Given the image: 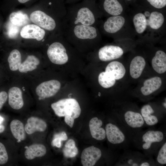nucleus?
<instances>
[{
  "label": "nucleus",
  "instance_id": "f257e3e1",
  "mask_svg": "<svg viewBox=\"0 0 166 166\" xmlns=\"http://www.w3.org/2000/svg\"><path fill=\"white\" fill-rule=\"evenodd\" d=\"M128 13L136 34V42L152 43L164 42L166 12L136 3L129 6Z\"/></svg>",
  "mask_w": 166,
  "mask_h": 166
},
{
  "label": "nucleus",
  "instance_id": "f03ea898",
  "mask_svg": "<svg viewBox=\"0 0 166 166\" xmlns=\"http://www.w3.org/2000/svg\"><path fill=\"white\" fill-rule=\"evenodd\" d=\"M69 4L66 23L98 27L103 16L96 1L83 0Z\"/></svg>",
  "mask_w": 166,
  "mask_h": 166
},
{
  "label": "nucleus",
  "instance_id": "7ed1b4c3",
  "mask_svg": "<svg viewBox=\"0 0 166 166\" xmlns=\"http://www.w3.org/2000/svg\"><path fill=\"white\" fill-rule=\"evenodd\" d=\"M62 33L69 43L77 47L93 46L102 39L101 33L97 26L73 25L65 22Z\"/></svg>",
  "mask_w": 166,
  "mask_h": 166
},
{
  "label": "nucleus",
  "instance_id": "20e7f679",
  "mask_svg": "<svg viewBox=\"0 0 166 166\" xmlns=\"http://www.w3.org/2000/svg\"><path fill=\"white\" fill-rule=\"evenodd\" d=\"M106 18L101 20L98 26L101 33L114 41L132 39L136 41V34L128 12Z\"/></svg>",
  "mask_w": 166,
  "mask_h": 166
},
{
  "label": "nucleus",
  "instance_id": "39448f33",
  "mask_svg": "<svg viewBox=\"0 0 166 166\" xmlns=\"http://www.w3.org/2000/svg\"><path fill=\"white\" fill-rule=\"evenodd\" d=\"M51 107L56 115L59 117H65V123L72 128L74 119L78 117L81 110L79 103L74 98L61 99L52 103Z\"/></svg>",
  "mask_w": 166,
  "mask_h": 166
},
{
  "label": "nucleus",
  "instance_id": "423d86ee",
  "mask_svg": "<svg viewBox=\"0 0 166 166\" xmlns=\"http://www.w3.org/2000/svg\"><path fill=\"white\" fill-rule=\"evenodd\" d=\"M57 41L52 42L47 51L48 57L52 63L59 65L66 63L69 59V43L62 33H60Z\"/></svg>",
  "mask_w": 166,
  "mask_h": 166
},
{
  "label": "nucleus",
  "instance_id": "0eeeda50",
  "mask_svg": "<svg viewBox=\"0 0 166 166\" xmlns=\"http://www.w3.org/2000/svg\"><path fill=\"white\" fill-rule=\"evenodd\" d=\"M97 3L103 16L106 17L125 14L129 9L123 0H98Z\"/></svg>",
  "mask_w": 166,
  "mask_h": 166
},
{
  "label": "nucleus",
  "instance_id": "6e6552de",
  "mask_svg": "<svg viewBox=\"0 0 166 166\" xmlns=\"http://www.w3.org/2000/svg\"><path fill=\"white\" fill-rule=\"evenodd\" d=\"M30 19L33 23L45 30L52 31L58 29L62 33L63 24L43 11H34L31 14Z\"/></svg>",
  "mask_w": 166,
  "mask_h": 166
},
{
  "label": "nucleus",
  "instance_id": "1a4fd4ad",
  "mask_svg": "<svg viewBox=\"0 0 166 166\" xmlns=\"http://www.w3.org/2000/svg\"><path fill=\"white\" fill-rule=\"evenodd\" d=\"M123 48L117 44H109L101 47L97 52L98 58L103 61H109L121 58L123 55Z\"/></svg>",
  "mask_w": 166,
  "mask_h": 166
},
{
  "label": "nucleus",
  "instance_id": "9d476101",
  "mask_svg": "<svg viewBox=\"0 0 166 166\" xmlns=\"http://www.w3.org/2000/svg\"><path fill=\"white\" fill-rule=\"evenodd\" d=\"M61 84L58 80H52L43 82L36 89L37 95L41 98L44 99L55 95L60 89Z\"/></svg>",
  "mask_w": 166,
  "mask_h": 166
},
{
  "label": "nucleus",
  "instance_id": "9b49d317",
  "mask_svg": "<svg viewBox=\"0 0 166 166\" xmlns=\"http://www.w3.org/2000/svg\"><path fill=\"white\" fill-rule=\"evenodd\" d=\"M102 153L99 148L92 146L84 149L81 155V163L83 166H93L100 159Z\"/></svg>",
  "mask_w": 166,
  "mask_h": 166
},
{
  "label": "nucleus",
  "instance_id": "f8f14e48",
  "mask_svg": "<svg viewBox=\"0 0 166 166\" xmlns=\"http://www.w3.org/2000/svg\"><path fill=\"white\" fill-rule=\"evenodd\" d=\"M20 34L24 38L34 39L40 41L44 38L46 32L44 29L36 25L28 24L22 27Z\"/></svg>",
  "mask_w": 166,
  "mask_h": 166
},
{
  "label": "nucleus",
  "instance_id": "ddd939ff",
  "mask_svg": "<svg viewBox=\"0 0 166 166\" xmlns=\"http://www.w3.org/2000/svg\"><path fill=\"white\" fill-rule=\"evenodd\" d=\"M106 135L108 140L113 144H119L125 140V136L119 128L111 123L106 124L105 127Z\"/></svg>",
  "mask_w": 166,
  "mask_h": 166
},
{
  "label": "nucleus",
  "instance_id": "4468645a",
  "mask_svg": "<svg viewBox=\"0 0 166 166\" xmlns=\"http://www.w3.org/2000/svg\"><path fill=\"white\" fill-rule=\"evenodd\" d=\"M146 62L144 57L141 55L135 56L132 59L130 65L129 72L133 79L139 78L145 67Z\"/></svg>",
  "mask_w": 166,
  "mask_h": 166
},
{
  "label": "nucleus",
  "instance_id": "2eb2a0df",
  "mask_svg": "<svg viewBox=\"0 0 166 166\" xmlns=\"http://www.w3.org/2000/svg\"><path fill=\"white\" fill-rule=\"evenodd\" d=\"M154 70L157 73L162 74L166 71V53L162 50L158 49L154 53L151 60Z\"/></svg>",
  "mask_w": 166,
  "mask_h": 166
},
{
  "label": "nucleus",
  "instance_id": "dca6fc26",
  "mask_svg": "<svg viewBox=\"0 0 166 166\" xmlns=\"http://www.w3.org/2000/svg\"><path fill=\"white\" fill-rule=\"evenodd\" d=\"M164 134L160 131L150 130L144 133L142 136V141L144 142L142 147L144 150H148L152 143L160 142L163 140Z\"/></svg>",
  "mask_w": 166,
  "mask_h": 166
},
{
  "label": "nucleus",
  "instance_id": "f3484780",
  "mask_svg": "<svg viewBox=\"0 0 166 166\" xmlns=\"http://www.w3.org/2000/svg\"><path fill=\"white\" fill-rule=\"evenodd\" d=\"M8 102L10 106L14 109L22 108L24 105L22 92L18 87H13L9 90Z\"/></svg>",
  "mask_w": 166,
  "mask_h": 166
},
{
  "label": "nucleus",
  "instance_id": "a211bd4d",
  "mask_svg": "<svg viewBox=\"0 0 166 166\" xmlns=\"http://www.w3.org/2000/svg\"><path fill=\"white\" fill-rule=\"evenodd\" d=\"M47 127V124L43 120L32 117L28 118L24 128L26 133L30 135L37 132H43Z\"/></svg>",
  "mask_w": 166,
  "mask_h": 166
},
{
  "label": "nucleus",
  "instance_id": "6ab92c4d",
  "mask_svg": "<svg viewBox=\"0 0 166 166\" xmlns=\"http://www.w3.org/2000/svg\"><path fill=\"white\" fill-rule=\"evenodd\" d=\"M102 121L97 117L92 118L89 122V127L92 137L97 140H104L106 136L105 130L101 127Z\"/></svg>",
  "mask_w": 166,
  "mask_h": 166
},
{
  "label": "nucleus",
  "instance_id": "aec40b11",
  "mask_svg": "<svg viewBox=\"0 0 166 166\" xmlns=\"http://www.w3.org/2000/svg\"><path fill=\"white\" fill-rule=\"evenodd\" d=\"M162 84V80L160 77H152L145 80L143 86L140 89V91L144 96L149 95L158 90Z\"/></svg>",
  "mask_w": 166,
  "mask_h": 166
},
{
  "label": "nucleus",
  "instance_id": "412c9836",
  "mask_svg": "<svg viewBox=\"0 0 166 166\" xmlns=\"http://www.w3.org/2000/svg\"><path fill=\"white\" fill-rule=\"evenodd\" d=\"M105 71L111 74L116 80L122 78L126 73L124 66L118 61H113L109 63L105 68Z\"/></svg>",
  "mask_w": 166,
  "mask_h": 166
},
{
  "label": "nucleus",
  "instance_id": "4be33fe9",
  "mask_svg": "<svg viewBox=\"0 0 166 166\" xmlns=\"http://www.w3.org/2000/svg\"><path fill=\"white\" fill-rule=\"evenodd\" d=\"M124 117L127 124L132 128H140L144 123L141 115L138 112L132 111H127L124 113Z\"/></svg>",
  "mask_w": 166,
  "mask_h": 166
},
{
  "label": "nucleus",
  "instance_id": "5701e85b",
  "mask_svg": "<svg viewBox=\"0 0 166 166\" xmlns=\"http://www.w3.org/2000/svg\"><path fill=\"white\" fill-rule=\"evenodd\" d=\"M46 152V149L44 145L36 144L30 146L25 150L24 155L27 159L31 160L44 156Z\"/></svg>",
  "mask_w": 166,
  "mask_h": 166
},
{
  "label": "nucleus",
  "instance_id": "b1692460",
  "mask_svg": "<svg viewBox=\"0 0 166 166\" xmlns=\"http://www.w3.org/2000/svg\"><path fill=\"white\" fill-rule=\"evenodd\" d=\"M10 128L14 137L18 140H23L26 138L25 128L23 123L18 120H14L10 123Z\"/></svg>",
  "mask_w": 166,
  "mask_h": 166
},
{
  "label": "nucleus",
  "instance_id": "393cba45",
  "mask_svg": "<svg viewBox=\"0 0 166 166\" xmlns=\"http://www.w3.org/2000/svg\"><path fill=\"white\" fill-rule=\"evenodd\" d=\"M140 112L144 122L147 125L152 126L158 123V118L155 115H152L154 111L149 105L147 104L143 106L141 109Z\"/></svg>",
  "mask_w": 166,
  "mask_h": 166
},
{
  "label": "nucleus",
  "instance_id": "a878e982",
  "mask_svg": "<svg viewBox=\"0 0 166 166\" xmlns=\"http://www.w3.org/2000/svg\"><path fill=\"white\" fill-rule=\"evenodd\" d=\"M39 59L34 55H29L25 61L21 64L18 69L22 73H26L36 69L40 64Z\"/></svg>",
  "mask_w": 166,
  "mask_h": 166
},
{
  "label": "nucleus",
  "instance_id": "bb28decb",
  "mask_svg": "<svg viewBox=\"0 0 166 166\" xmlns=\"http://www.w3.org/2000/svg\"><path fill=\"white\" fill-rule=\"evenodd\" d=\"M137 3L154 10L166 12V0H137Z\"/></svg>",
  "mask_w": 166,
  "mask_h": 166
},
{
  "label": "nucleus",
  "instance_id": "cd10ccee",
  "mask_svg": "<svg viewBox=\"0 0 166 166\" xmlns=\"http://www.w3.org/2000/svg\"><path fill=\"white\" fill-rule=\"evenodd\" d=\"M11 23L17 26H25L30 22L27 15L21 12H13L10 15Z\"/></svg>",
  "mask_w": 166,
  "mask_h": 166
},
{
  "label": "nucleus",
  "instance_id": "c85d7f7f",
  "mask_svg": "<svg viewBox=\"0 0 166 166\" xmlns=\"http://www.w3.org/2000/svg\"><path fill=\"white\" fill-rule=\"evenodd\" d=\"M8 61L11 70H18L21 64V55L20 52L16 49L12 50L8 57Z\"/></svg>",
  "mask_w": 166,
  "mask_h": 166
},
{
  "label": "nucleus",
  "instance_id": "c756f323",
  "mask_svg": "<svg viewBox=\"0 0 166 166\" xmlns=\"http://www.w3.org/2000/svg\"><path fill=\"white\" fill-rule=\"evenodd\" d=\"M116 80L111 74L105 71L101 73L98 77V81L99 84L105 88L113 86L116 83Z\"/></svg>",
  "mask_w": 166,
  "mask_h": 166
},
{
  "label": "nucleus",
  "instance_id": "7c9ffc66",
  "mask_svg": "<svg viewBox=\"0 0 166 166\" xmlns=\"http://www.w3.org/2000/svg\"><path fill=\"white\" fill-rule=\"evenodd\" d=\"M78 152L75 142L72 139H69L66 142L63 150V155L66 158L74 157L77 154Z\"/></svg>",
  "mask_w": 166,
  "mask_h": 166
},
{
  "label": "nucleus",
  "instance_id": "2f4dec72",
  "mask_svg": "<svg viewBox=\"0 0 166 166\" xmlns=\"http://www.w3.org/2000/svg\"><path fill=\"white\" fill-rule=\"evenodd\" d=\"M68 139V136L66 132L63 131L54 135L53 140L51 143L52 146H56L60 148L61 146V141H65Z\"/></svg>",
  "mask_w": 166,
  "mask_h": 166
},
{
  "label": "nucleus",
  "instance_id": "473e14b6",
  "mask_svg": "<svg viewBox=\"0 0 166 166\" xmlns=\"http://www.w3.org/2000/svg\"><path fill=\"white\" fill-rule=\"evenodd\" d=\"M157 160L161 164H166V143H165L160 148L159 151Z\"/></svg>",
  "mask_w": 166,
  "mask_h": 166
},
{
  "label": "nucleus",
  "instance_id": "72a5a7b5",
  "mask_svg": "<svg viewBox=\"0 0 166 166\" xmlns=\"http://www.w3.org/2000/svg\"><path fill=\"white\" fill-rule=\"evenodd\" d=\"M8 159V155L6 148L4 144L0 142V164H6Z\"/></svg>",
  "mask_w": 166,
  "mask_h": 166
},
{
  "label": "nucleus",
  "instance_id": "f704fd0d",
  "mask_svg": "<svg viewBox=\"0 0 166 166\" xmlns=\"http://www.w3.org/2000/svg\"><path fill=\"white\" fill-rule=\"evenodd\" d=\"M8 97L7 93L4 91L0 92V110L6 101Z\"/></svg>",
  "mask_w": 166,
  "mask_h": 166
},
{
  "label": "nucleus",
  "instance_id": "c9c22d12",
  "mask_svg": "<svg viewBox=\"0 0 166 166\" xmlns=\"http://www.w3.org/2000/svg\"><path fill=\"white\" fill-rule=\"evenodd\" d=\"M12 26L10 27L8 32V35L11 38L15 36L18 32L17 26L13 24Z\"/></svg>",
  "mask_w": 166,
  "mask_h": 166
},
{
  "label": "nucleus",
  "instance_id": "e433bc0d",
  "mask_svg": "<svg viewBox=\"0 0 166 166\" xmlns=\"http://www.w3.org/2000/svg\"><path fill=\"white\" fill-rule=\"evenodd\" d=\"M123 1L129 7L136 3L137 2V0H123Z\"/></svg>",
  "mask_w": 166,
  "mask_h": 166
},
{
  "label": "nucleus",
  "instance_id": "4c0bfd02",
  "mask_svg": "<svg viewBox=\"0 0 166 166\" xmlns=\"http://www.w3.org/2000/svg\"><path fill=\"white\" fill-rule=\"evenodd\" d=\"M83 0H65V4H70L81 1ZM96 1V0H92Z\"/></svg>",
  "mask_w": 166,
  "mask_h": 166
},
{
  "label": "nucleus",
  "instance_id": "58836bf2",
  "mask_svg": "<svg viewBox=\"0 0 166 166\" xmlns=\"http://www.w3.org/2000/svg\"><path fill=\"white\" fill-rule=\"evenodd\" d=\"M140 165V166H149L150 165V164L148 162H145L141 163Z\"/></svg>",
  "mask_w": 166,
  "mask_h": 166
},
{
  "label": "nucleus",
  "instance_id": "ea45409f",
  "mask_svg": "<svg viewBox=\"0 0 166 166\" xmlns=\"http://www.w3.org/2000/svg\"><path fill=\"white\" fill-rule=\"evenodd\" d=\"M5 130V127L4 126L0 125V133L2 132Z\"/></svg>",
  "mask_w": 166,
  "mask_h": 166
},
{
  "label": "nucleus",
  "instance_id": "a19ab883",
  "mask_svg": "<svg viewBox=\"0 0 166 166\" xmlns=\"http://www.w3.org/2000/svg\"><path fill=\"white\" fill-rule=\"evenodd\" d=\"M18 0L20 3H24L30 0Z\"/></svg>",
  "mask_w": 166,
  "mask_h": 166
},
{
  "label": "nucleus",
  "instance_id": "79ce46f5",
  "mask_svg": "<svg viewBox=\"0 0 166 166\" xmlns=\"http://www.w3.org/2000/svg\"><path fill=\"white\" fill-rule=\"evenodd\" d=\"M3 120V118L0 116V124L2 123Z\"/></svg>",
  "mask_w": 166,
  "mask_h": 166
},
{
  "label": "nucleus",
  "instance_id": "37998d69",
  "mask_svg": "<svg viewBox=\"0 0 166 166\" xmlns=\"http://www.w3.org/2000/svg\"><path fill=\"white\" fill-rule=\"evenodd\" d=\"M64 0V1H65V0Z\"/></svg>",
  "mask_w": 166,
  "mask_h": 166
}]
</instances>
